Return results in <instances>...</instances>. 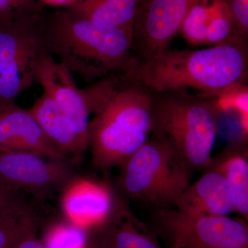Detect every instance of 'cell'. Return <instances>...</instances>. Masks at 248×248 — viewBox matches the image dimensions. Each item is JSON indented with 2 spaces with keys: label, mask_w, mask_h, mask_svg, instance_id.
I'll list each match as a JSON object with an SVG mask.
<instances>
[{
  "label": "cell",
  "mask_w": 248,
  "mask_h": 248,
  "mask_svg": "<svg viewBox=\"0 0 248 248\" xmlns=\"http://www.w3.org/2000/svg\"><path fill=\"white\" fill-rule=\"evenodd\" d=\"M218 113L234 112L238 116L240 128L244 138L248 135V86L239 84L221 91L208 99Z\"/></svg>",
  "instance_id": "d6986e66"
},
{
  "label": "cell",
  "mask_w": 248,
  "mask_h": 248,
  "mask_svg": "<svg viewBox=\"0 0 248 248\" xmlns=\"http://www.w3.org/2000/svg\"><path fill=\"white\" fill-rule=\"evenodd\" d=\"M149 91L153 138L192 174L206 169L218 133L219 113L213 103L185 91Z\"/></svg>",
  "instance_id": "277c9868"
},
{
  "label": "cell",
  "mask_w": 248,
  "mask_h": 248,
  "mask_svg": "<svg viewBox=\"0 0 248 248\" xmlns=\"http://www.w3.org/2000/svg\"><path fill=\"white\" fill-rule=\"evenodd\" d=\"M25 192L14 186L0 184V217L27 209L35 208L28 202Z\"/></svg>",
  "instance_id": "cb8c5ba5"
},
{
  "label": "cell",
  "mask_w": 248,
  "mask_h": 248,
  "mask_svg": "<svg viewBox=\"0 0 248 248\" xmlns=\"http://www.w3.org/2000/svg\"><path fill=\"white\" fill-rule=\"evenodd\" d=\"M120 168L117 185L120 192L159 209L174 206L192 175L167 146L154 138Z\"/></svg>",
  "instance_id": "5b68a950"
},
{
  "label": "cell",
  "mask_w": 248,
  "mask_h": 248,
  "mask_svg": "<svg viewBox=\"0 0 248 248\" xmlns=\"http://www.w3.org/2000/svg\"><path fill=\"white\" fill-rule=\"evenodd\" d=\"M234 19L238 35L248 37V0H224Z\"/></svg>",
  "instance_id": "d4e9b609"
},
{
  "label": "cell",
  "mask_w": 248,
  "mask_h": 248,
  "mask_svg": "<svg viewBox=\"0 0 248 248\" xmlns=\"http://www.w3.org/2000/svg\"><path fill=\"white\" fill-rule=\"evenodd\" d=\"M37 208L19 210L0 217V248H14L32 221Z\"/></svg>",
  "instance_id": "7402d4cb"
},
{
  "label": "cell",
  "mask_w": 248,
  "mask_h": 248,
  "mask_svg": "<svg viewBox=\"0 0 248 248\" xmlns=\"http://www.w3.org/2000/svg\"><path fill=\"white\" fill-rule=\"evenodd\" d=\"M219 159H212L209 168L216 170L226 179L232 197L235 213L246 221L248 218V151L239 144L229 147Z\"/></svg>",
  "instance_id": "e0dca14e"
},
{
  "label": "cell",
  "mask_w": 248,
  "mask_h": 248,
  "mask_svg": "<svg viewBox=\"0 0 248 248\" xmlns=\"http://www.w3.org/2000/svg\"><path fill=\"white\" fill-rule=\"evenodd\" d=\"M234 36L239 35L232 15L226 1L211 0L207 27L206 46L218 45Z\"/></svg>",
  "instance_id": "ffe728a7"
},
{
  "label": "cell",
  "mask_w": 248,
  "mask_h": 248,
  "mask_svg": "<svg viewBox=\"0 0 248 248\" xmlns=\"http://www.w3.org/2000/svg\"><path fill=\"white\" fill-rule=\"evenodd\" d=\"M196 0H141L133 24V55L138 66L167 50Z\"/></svg>",
  "instance_id": "9c48e42d"
},
{
  "label": "cell",
  "mask_w": 248,
  "mask_h": 248,
  "mask_svg": "<svg viewBox=\"0 0 248 248\" xmlns=\"http://www.w3.org/2000/svg\"><path fill=\"white\" fill-rule=\"evenodd\" d=\"M0 152H28L68 160L46 136L29 109L16 102L0 104Z\"/></svg>",
  "instance_id": "7c38bea8"
},
{
  "label": "cell",
  "mask_w": 248,
  "mask_h": 248,
  "mask_svg": "<svg viewBox=\"0 0 248 248\" xmlns=\"http://www.w3.org/2000/svg\"><path fill=\"white\" fill-rule=\"evenodd\" d=\"M47 13L0 21V104L16 102L35 82V70L48 53L44 42Z\"/></svg>",
  "instance_id": "8992f818"
},
{
  "label": "cell",
  "mask_w": 248,
  "mask_h": 248,
  "mask_svg": "<svg viewBox=\"0 0 248 248\" xmlns=\"http://www.w3.org/2000/svg\"><path fill=\"white\" fill-rule=\"evenodd\" d=\"M174 206L181 213L195 216L223 217L235 212L226 179L209 167L196 182L190 183Z\"/></svg>",
  "instance_id": "4fadbf2b"
},
{
  "label": "cell",
  "mask_w": 248,
  "mask_h": 248,
  "mask_svg": "<svg viewBox=\"0 0 248 248\" xmlns=\"http://www.w3.org/2000/svg\"><path fill=\"white\" fill-rule=\"evenodd\" d=\"M89 128L93 166L103 172L124 164L152 134L149 90L132 82L125 73L102 80Z\"/></svg>",
  "instance_id": "7a4b0ae2"
},
{
  "label": "cell",
  "mask_w": 248,
  "mask_h": 248,
  "mask_svg": "<svg viewBox=\"0 0 248 248\" xmlns=\"http://www.w3.org/2000/svg\"><path fill=\"white\" fill-rule=\"evenodd\" d=\"M91 234V233H90ZM89 248H108L105 245L103 244L101 241L96 239L95 237L91 234V238H90V244Z\"/></svg>",
  "instance_id": "83f0119b"
},
{
  "label": "cell",
  "mask_w": 248,
  "mask_h": 248,
  "mask_svg": "<svg viewBox=\"0 0 248 248\" xmlns=\"http://www.w3.org/2000/svg\"><path fill=\"white\" fill-rule=\"evenodd\" d=\"M74 164L28 152H0V184L46 200L78 177Z\"/></svg>",
  "instance_id": "ba28073f"
},
{
  "label": "cell",
  "mask_w": 248,
  "mask_h": 248,
  "mask_svg": "<svg viewBox=\"0 0 248 248\" xmlns=\"http://www.w3.org/2000/svg\"><path fill=\"white\" fill-rule=\"evenodd\" d=\"M92 231L91 235L108 248H163L154 233L118 196L110 218Z\"/></svg>",
  "instance_id": "9a60e30c"
},
{
  "label": "cell",
  "mask_w": 248,
  "mask_h": 248,
  "mask_svg": "<svg viewBox=\"0 0 248 248\" xmlns=\"http://www.w3.org/2000/svg\"><path fill=\"white\" fill-rule=\"evenodd\" d=\"M61 192L60 206L66 221L89 231L110 218L117 196L108 183L79 176Z\"/></svg>",
  "instance_id": "30bf717a"
},
{
  "label": "cell",
  "mask_w": 248,
  "mask_h": 248,
  "mask_svg": "<svg viewBox=\"0 0 248 248\" xmlns=\"http://www.w3.org/2000/svg\"><path fill=\"white\" fill-rule=\"evenodd\" d=\"M211 0H196L183 22L180 32L192 46H206L207 26Z\"/></svg>",
  "instance_id": "44dd1931"
},
{
  "label": "cell",
  "mask_w": 248,
  "mask_h": 248,
  "mask_svg": "<svg viewBox=\"0 0 248 248\" xmlns=\"http://www.w3.org/2000/svg\"><path fill=\"white\" fill-rule=\"evenodd\" d=\"M35 81L56 102L62 113L74 124L81 138L89 144L91 112L84 90L77 86L71 72L46 53L36 67Z\"/></svg>",
  "instance_id": "8fae6325"
},
{
  "label": "cell",
  "mask_w": 248,
  "mask_h": 248,
  "mask_svg": "<svg viewBox=\"0 0 248 248\" xmlns=\"http://www.w3.org/2000/svg\"><path fill=\"white\" fill-rule=\"evenodd\" d=\"M29 110L62 155L73 164H79L89 144L81 138L74 124L62 113L56 102L43 93Z\"/></svg>",
  "instance_id": "5bb4252c"
},
{
  "label": "cell",
  "mask_w": 248,
  "mask_h": 248,
  "mask_svg": "<svg viewBox=\"0 0 248 248\" xmlns=\"http://www.w3.org/2000/svg\"><path fill=\"white\" fill-rule=\"evenodd\" d=\"M35 221H32L14 248H45L42 241L37 236Z\"/></svg>",
  "instance_id": "484cf974"
},
{
  "label": "cell",
  "mask_w": 248,
  "mask_h": 248,
  "mask_svg": "<svg viewBox=\"0 0 248 248\" xmlns=\"http://www.w3.org/2000/svg\"><path fill=\"white\" fill-rule=\"evenodd\" d=\"M132 82L151 91H200L210 99L225 89L246 84L248 38L234 36L200 50H167L126 74Z\"/></svg>",
  "instance_id": "6da1fadb"
},
{
  "label": "cell",
  "mask_w": 248,
  "mask_h": 248,
  "mask_svg": "<svg viewBox=\"0 0 248 248\" xmlns=\"http://www.w3.org/2000/svg\"><path fill=\"white\" fill-rule=\"evenodd\" d=\"M159 219L171 241L169 248H248L246 220L228 216H195L159 209Z\"/></svg>",
  "instance_id": "52a82bcc"
},
{
  "label": "cell",
  "mask_w": 248,
  "mask_h": 248,
  "mask_svg": "<svg viewBox=\"0 0 248 248\" xmlns=\"http://www.w3.org/2000/svg\"><path fill=\"white\" fill-rule=\"evenodd\" d=\"M90 238V231L66 220L50 225L41 241L45 248H89Z\"/></svg>",
  "instance_id": "ac0fdd59"
},
{
  "label": "cell",
  "mask_w": 248,
  "mask_h": 248,
  "mask_svg": "<svg viewBox=\"0 0 248 248\" xmlns=\"http://www.w3.org/2000/svg\"><path fill=\"white\" fill-rule=\"evenodd\" d=\"M38 0H0V21L23 19L45 14Z\"/></svg>",
  "instance_id": "603a6c76"
},
{
  "label": "cell",
  "mask_w": 248,
  "mask_h": 248,
  "mask_svg": "<svg viewBox=\"0 0 248 248\" xmlns=\"http://www.w3.org/2000/svg\"><path fill=\"white\" fill-rule=\"evenodd\" d=\"M45 6H53L58 9H67L76 2L78 0H38Z\"/></svg>",
  "instance_id": "4316f807"
},
{
  "label": "cell",
  "mask_w": 248,
  "mask_h": 248,
  "mask_svg": "<svg viewBox=\"0 0 248 248\" xmlns=\"http://www.w3.org/2000/svg\"><path fill=\"white\" fill-rule=\"evenodd\" d=\"M141 0H78L67 10L73 16L97 27L133 28Z\"/></svg>",
  "instance_id": "2e32d148"
},
{
  "label": "cell",
  "mask_w": 248,
  "mask_h": 248,
  "mask_svg": "<svg viewBox=\"0 0 248 248\" xmlns=\"http://www.w3.org/2000/svg\"><path fill=\"white\" fill-rule=\"evenodd\" d=\"M133 28L97 27L66 9L47 13L44 31L47 53L88 84L115 72L135 71L138 65L133 58Z\"/></svg>",
  "instance_id": "3957f363"
}]
</instances>
